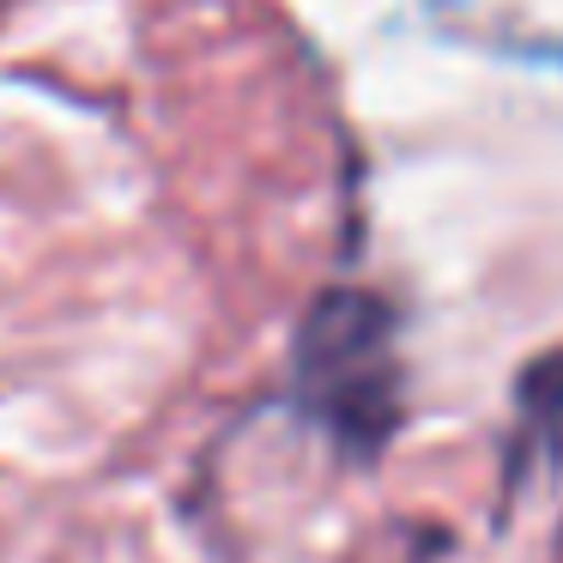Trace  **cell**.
Returning <instances> with one entry per match:
<instances>
[{"instance_id":"cell-2","label":"cell","mask_w":563,"mask_h":563,"mask_svg":"<svg viewBox=\"0 0 563 563\" xmlns=\"http://www.w3.org/2000/svg\"><path fill=\"white\" fill-rule=\"evenodd\" d=\"M515 442H509V485L521 490L545 466H563V352H545L515 382Z\"/></svg>"},{"instance_id":"cell-1","label":"cell","mask_w":563,"mask_h":563,"mask_svg":"<svg viewBox=\"0 0 563 563\" xmlns=\"http://www.w3.org/2000/svg\"><path fill=\"white\" fill-rule=\"evenodd\" d=\"M297 406L340 449L376 454L400 418L394 316L369 291H328L297 333Z\"/></svg>"}]
</instances>
